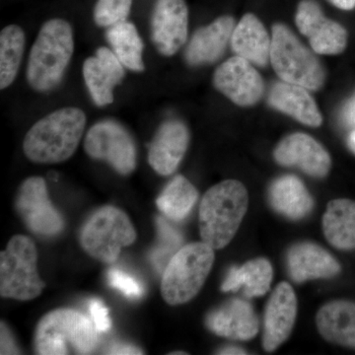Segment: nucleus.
<instances>
[{
  "instance_id": "obj_15",
  "label": "nucleus",
  "mask_w": 355,
  "mask_h": 355,
  "mask_svg": "<svg viewBox=\"0 0 355 355\" xmlns=\"http://www.w3.org/2000/svg\"><path fill=\"white\" fill-rule=\"evenodd\" d=\"M113 51L98 49L94 57L88 58L83 64V77L91 98L97 106L114 101V89L125 77V69Z\"/></svg>"
},
{
  "instance_id": "obj_20",
  "label": "nucleus",
  "mask_w": 355,
  "mask_h": 355,
  "mask_svg": "<svg viewBox=\"0 0 355 355\" xmlns=\"http://www.w3.org/2000/svg\"><path fill=\"white\" fill-rule=\"evenodd\" d=\"M288 268L296 282L329 279L340 272L338 261L323 248L312 243H302L292 248L288 253Z\"/></svg>"
},
{
  "instance_id": "obj_33",
  "label": "nucleus",
  "mask_w": 355,
  "mask_h": 355,
  "mask_svg": "<svg viewBox=\"0 0 355 355\" xmlns=\"http://www.w3.org/2000/svg\"><path fill=\"white\" fill-rule=\"evenodd\" d=\"M89 311H90L93 323H94L98 331L106 333V331H110L112 322L109 317V310L100 299L95 298L90 300Z\"/></svg>"
},
{
  "instance_id": "obj_10",
  "label": "nucleus",
  "mask_w": 355,
  "mask_h": 355,
  "mask_svg": "<svg viewBox=\"0 0 355 355\" xmlns=\"http://www.w3.org/2000/svg\"><path fill=\"white\" fill-rule=\"evenodd\" d=\"M15 207L26 226L35 234L55 237L64 231V217L51 203L43 178L31 177L23 182Z\"/></svg>"
},
{
  "instance_id": "obj_7",
  "label": "nucleus",
  "mask_w": 355,
  "mask_h": 355,
  "mask_svg": "<svg viewBox=\"0 0 355 355\" xmlns=\"http://www.w3.org/2000/svg\"><path fill=\"white\" fill-rule=\"evenodd\" d=\"M38 252L30 238L16 235L0 257V295L29 301L38 297L44 284L37 270Z\"/></svg>"
},
{
  "instance_id": "obj_22",
  "label": "nucleus",
  "mask_w": 355,
  "mask_h": 355,
  "mask_svg": "<svg viewBox=\"0 0 355 355\" xmlns=\"http://www.w3.org/2000/svg\"><path fill=\"white\" fill-rule=\"evenodd\" d=\"M268 102L273 108L289 114L304 125L314 128L322 125V116L316 102L308 89L302 86L284 81L277 83L270 90Z\"/></svg>"
},
{
  "instance_id": "obj_39",
  "label": "nucleus",
  "mask_w": 355,
  "mask_h": 355,
  "mask_svg": "<svg viewBox=\"0 0 355 355\" xmlns=\"http://www.w3.org/2000/svg\"><path fill=\"white\" fill-rule=\"evenodd\" d=\"M347 146H349L350 150L355 154V128L350 132L349 139H347Z\"/></svg>"
},
{
  "instance_id": "obj_18",
  "label": "nucleus",
  "mask_w": 355,
  "mask_h": 355,
  "mask_svg": "<svg viewBox=\"0 0 355 355\" xmlns=\"http://www.w3.org/2000/svg\"><path fill=\"white\" fill-rule=\"evenodd\" d=\"M234 29L235 21L231 16H222L200 28L184 53L187 62L193 67L216 62L225 51Z\"/></svg>"
},
{
  "instance_id": "obj_19",
  "label": "nucleus",
  "mask_w": 355,
  "mask_h": 355,
  "mask_svg": "<svg viewBox=\"0 0 355 355\" xmlns=\"http://www.w3.org/2000/svg\"><path fill=\"white\" fill-rule=\"evenodd\" d=\"M207 324L216 335L231 340H251L259 331L253 307L241 299H233L210 313Z\"/></svg>"
},
{
  "instance_id": "obj_24",
  "label": "nucleus",
  "mask_w": 355,
  "mask_h": 355,
  "mask_svg": "<svg viewBox=\"0 0 355 355\" xmlns=\"http://www.w3.org/2000/svg\"><path fill=\"white\" fill-rule=\"evenodd\" d=\"M327 240L340 250L355 249V202L335 200L329 202L323 217Z\"/></svg>"
},
{
  "instance_id": "obj_1",
  "label": "nucleus",
  "mask_w": 355,
  "mask_h": 355,
  "mask_svg": "<svg viewBox=\"0 0 355 355\" xmlns=\"http://www.w3.org/2000/svg\"><path fill=\"white\" fill-rule=\"evenodd\" d=\"M86 125L83 110L67 107L37 121L26 135V157L38 164L64 162L76 153Z\"/></svg>"
},
{
  "instance_id": "obj_31",
  "label": "nucleus",
  "mask_w": 355,
  "mask_h": 355,
  "mask_svg": "<svg viewBox=\"0 0 355 355\" xmlns=\"http://www.w3.org/2000/svg\"><path fill=\"white\" fill-rule=\"evenodd\" d=\"M132 4V0H98L94 8L96 24L109 28L127 21Z\"/></svg>"
},
{
  "instance_id": "obj_27",
  "label": "nucleus",
  "mask_w": 355,
  "mask_h": 355,
  "mask_svg": "<svg viewBox=\"0 0 355 355\" xmlns=\"http://www.w3.org/2000/svg\"><path fill=\"white\" fill-rule=\"evenodd\" d=\"M106 38L123 67L132 71H144V42L132 23L123 21L111 26L106 33Z\"/></svg>"
},
{
  "instance_id": "obj_11",
  "label": "nucleus",
  "mask_w": 355,
  "mask_h": 355,
  "mask_svg": "<svg viewBox=\"0 0 355 355\" xmlns=\"http://www.w3.org/2000/svg\"><path fill=\"white\" fill-rule=\"evenodd\" d=\"M214 86L238 106H253L263 94V81L251 62L241 57L229 58L217 67Z\"/></svg>"
},
{
  "instance_id": "obj_23",
  "label": "nucleus",
  "mask_w": 355,
  "mask_h": 355,
  "mask_svg": "<svg viewBox=\"0 0 355 355\" xmlns=\"http://www.w3.org/2000/svg\"><path fill=\"white\" fill-rule=\"evenodd\" d=\"M317 327L328 342L355 349V302L338 300L324 305L318 312Z\"/></svg>"
},
{
  "instance_id": "obj_5",
  "label": "nucleus",
  "mask_w": 355,
  "mask_h": 355,
  "mask_svg": "<svg viewBox=\"0 0 355 355\" xmlns=\"http://www.w3.org/2000/svg\"><path fill=\"white\" fill-rule=\"evenodd\" d=\"M214 250L205 242L191 243L172 257L161 282V293L168 304H184L197 295L214 265Z\"/></svg>"
},
{
  "instance_id": "obj_37",
  "label": "nucleus",
  "mask_w": 355,
  "mask_h": 355,
  "mask_svg": "<svg viewBox=\"0 0 355 355\" xmlns=\"http://www.w3.org/2000/svg\"><path fill=\"white\" fill-rule=\"evenodd\" d=\"M329 1L343 10H352L355 7V0H329Z\"/></svg>"
},
{
  "instance_id": "obj_34",
  "label": "nucleus",
  "mask_w": 355,
  "mask_h": 355,
  "mask_svg": "<svg viewBox=\"0 0 355 355\" xmlns=\"http://www.w3.org/2000/svg\"><path fill=\"white\" fill-rule=\"evenodd\" d=\"M19 354V350L13 343L12 336L3 323H1V354Z\"/></svg>"
},
{
  "instance_id": "obj_2",
  "label": "nucleus",
  "mask_w": 355,
  "mask_h": 355,
  "mask_svg": "<svg viewBox=\"0 0 355 355\" xmlns=\"http://www.w3.org/2000/svg\"><path fill=\"white\" fill-rule=\"evenodd\" d=\"M74 51L73 31L69 22L44 23L33 44L26 78L37 92H49L62 83Z\"/></svg>"
},
{
  "instance_id": "obj_35",
  "label": "nucleus",
  "mask_w": 355,
  "mask_h": 355,
  "mask_svg": "<svg viewBox=\"0 0 355 355\" xmlns=\"http://www.w3.org/2000/svg\"><path fill=\"white\" fill-rule=\"evenodd\" d=\"M343 123L347 127L355 128V96L345 105L342 113Z\"/></svg>"
},
{
  "instance_id": "obj_38",
  "label": "nucleus",
  "mask_w": 355,
  "mask_h": 355,
  "mask_svg": "<svg viewBox=\"0 0 355 355\" xmlns=\"http://www.w3.org/2000/svg\"><path fill=\"white\" fill-rule=\"evenodd\" d=\"M219 354H247L244 349H239V347H225V349L219 350Z\"/></svg>"
},
{
  "instance_id": "obj_26",
  "label": "nucleus",
  "mask_w": 355,
  "mask_h": 355,
  "mask_svg": "<svg viewBox=\"0 0 355 355\" xmlns=\"http://www.w3.org/2000/svg\"><path fill=\"white\" fill-rule=\"evenodd\" d=\"M272 266L266 259L248 261L240 268H232L222 284V291H237L244 288L248 297L265 295L272 280Z\"/></svg>"
},
{
  "instance_id": "obj_17",
  "label": "nucleus",
  "mask_w": 355,
  "mask_h": 355,
  "mask_svg": "<svg viewBox=\"0 0 355 355\" xmlns=\"http://www.w3.org/2000/svg\"><path fill=\"white\" fill-rule=\"evenodd\" d=\"M188 128L182 121H165L156 132L149 147L148 162L159 175L173 174L188 149Z\"/></svg>"
},
{
  "instance_id": "obj_8",
  "label": "nucleus",
  "mask_w": 355,
  "mask_h": 355,
  "mask_svg": "<svg viewBox=\"0 0 355 355\" xmlns=\"http://www.w3.org/2000/svg\"><path fill=\"white\" fill-rule=\"evenodd\" d=\"M270 62L284 83L296 84L308 90H318L323 86V67L284 24L272 27Z\"/></svg>"
},
{
  "instance_id": "obj_14",
  "label": "nucleus",
  "mask_w": 355,
  "mask_h": 355,
  "mask_svg": "<svg viewBox=\"0 0 355 355\" xmlns=\"http://www.w3.org/2000/svg\"><path fill=\"white\" fill-rule=\"evenodd\" d=\"M297 314V300L293 289L286 282L275 287L268 299L265 312L263 345L273 352L291 335Z\"/></svg>"
},
{
  "instance_id": "obj_32",
  "label": "nucleus",
  "mask_w": 355,
  "mask_h": 355,
  "mask_svg": "<svg viewBox=\"0 0 355 355\" xmlns=\"http://www.w3.org/2000/svg\"><path fill=\"white\" fill-rule=\"evenodd\" d=\"M108 282L110 286L120 291L127 297H140L144 292V286L139 280L123 270H116V268H112L109 270Z\"/></svg>"
},
{
  "instance_id": "obj_21",
  "label": "nucleus",
  "mask_w": 355,
  "mask_h": 355,
  "mask_svg": "<svg viewBox=\"0 0 355 355\" xmlns=\"http://www.w3.org/2000/svg\"><path fill=\"white\" fill-rule=\"evenodd\" d=\"M230 42L236 55L252 64L265 67L270 60L272 41L263 23L254 14H246L235 26Z\"/></svg>"
},
{
  "instance_id": "obj_25",
  "label": "nucleus",
  "mask_w": 355,
  "mask_h": 355,
  "mask_svg": "<svg viewBox=\"0 0 355 355\" xmlns=\"http://www.w3.org/2000/svg\"><path fill=\"white\" fill-rule=\"evenodd\" d=\"M270 202L277 211L291 219L310 214L313 200L304 184L294 176L279 178L270 187Z\"/></svg>"
},
{
  "instance_id": "obj_36",
  "label": "nucleus",
  "mask_w": 355,
  "mask_h": 355,
  "mask_svg": "<svg viewBox=\"0 0 355 355\" xmlns=\"http://www.w3.org/2000/svg\"><path fill=\"white\" fill-rule=\"evenodd\" d=\"M110 354H142L141 350L125 343H116L109 349Z\"/></svg>"
},
{
  "instance_id": "obj_3",
  "label": "nucleus",
  "mask_w": 355,
  "mask_h": 355,
  "mask_svg": "<svg viewBox=\"0 0 355 355\" xmlns=\"http://www.w3.org/2000/svg\"><path fill=\"white\" fill-rule=\"evenodd\" d=\"M249 197L240 182L227 180L210 188L200 207V232L202 242L214 249L227 246L246 214Z\"/></svg>"
},
{
  "instance_id": "obj_29",
  "label": "nucleus",
  "mask_w": 355,
  "mask_h": 355,
  "mask_svg": "<svg viewBox=\"0 0 355 355\" xmlns=\"http://www.w3.org/2000/svg\"><path fill=\"white\" fill-rule=\"evenodd\" d=\"M25 49V33L17 25H9L0 34V88L13 83Z\"/></svg>"
},
{
  "instance_id": "obj_6",
  "label": "nucleus",
  "mask_w": 355,
  "mask_h": 355,
  "mask_svg": "<svg viewBox=\"0 0 355 355\" xmlns=\"http://www.w3.org/2000/svg\"><path fill=\"white\" fill-rule=\"evenodd\" d=\"M137 240V231L130 218L118 207H103L81 228L80 244L84 251L105 263L118 260L121 249Z\"/></svg>"
},
{
  "instance_id": "obj_9",
  "label": "nucleus",
  "mask_w": 355,
  "mask_h": 355,
  "mask_svg": "<svg viewBox=\"0 0 355 355\" xmlns=\"http://www.w3.org/2000/svg\"><path fill=\"white\" fill-rule=\"evenodd\" d=\"M84 149L91 158L108 163L127 176L137 168V147L130 133L114 121L96 123L86 135Z\"/></svg>"
},
{
  "instance_id": "obj_13",
  "label": "nucleus",
  "mask_w": 355,
  "mask_h": 355,
  "mask_svg": "<svg viewBox=\"0 0 355 355\" xmlns=\"http://www.w3.org/2000/svg\"><path fill=\"white\" fill-rule=\"evenodd\" d=\"M188 24L184 0H157L151 16V40L159 53L174 55L186 43Z\"/></svg>"
},
{
  "instance_id": "obj_16",
  "label": "nucleus",
  "mask_w": 355,
  "mask_h": 355,
  "mask_svg": "<svg viewBox=\"0 0 355 355\" xmlns=\"http://www.w3.org/2000/svg\"><path fill=\"white\" fill-rule=\"evenodd\" d=\"M275 158L280 165L296 166L313 177H324L330 171V155L305 133H293L282 140L275 149Z\"/></svg>"
},
{
  "instance_id": "obj_4",
  "label": "nucleus",
  "mask_w": 355,
  "mask_h": 355,
  "mask_svg": "<svg viewBox=\"0 0 355 355\" xmlns=\"http://www.w3.org/2000/svg\"><path fill=\"white\" fill-rule=\"evenodd\" d=\"M98 345V331L85 315L72 309L51 311L35 333V350L42 355L89 354Z\"/></svg>"
},
{
  "instance_id": "obj_30",
  "label": "nucleus",
  "mask_w": 355,
  "mask_h": 355,
  "mask_svg": "<svg viewBox=\"0 0 355 355\" xmlns=\"http://www.w3.org/2000/svg\"><path fill=\"white\" fill-rule=\"evenodd\" d=\"M157 225L160 240L157 247L153 250L151 260L157 270H161L165 268V261L168 259L171 260L172 257L179 251V250L177 251V249L181 245L182 236L163 219H158Z\"/></svg>"
},
{
  "instance_id": "obj_28",
  "label": "nucleus",
  "mask_w": 355,
  "mask_h": 355,
  "mask_svg": "<svg viewBox=\"0 0 355 355\" xmlns=\"http://www.w3.org/2000/svg\"><path fill=\"white\" fill-rule=\"evenodd\" d=\"M198 198L197 189L189 180L180 175L166 186L156 200V205L168 218L180 221L189 216Z\"/></svg>"
},
{
  "instance_id": "obj_12",
  "label": "nucleus",
  "mask_w": 355,
  "mask_h": 355,
  "mask_svg": "<svg viewBox=\"0 0 355 355\" xmlns=\"http://www.w3.org/2000/svg\"><path fill=\"white\" fill-rule=\"evenodd\" d=\"M299 31L309 39L311 48L320 55H338L347 46L345 28L328 19L315 0H302L296 12Z\"/></svg>"
}]
</instances>
